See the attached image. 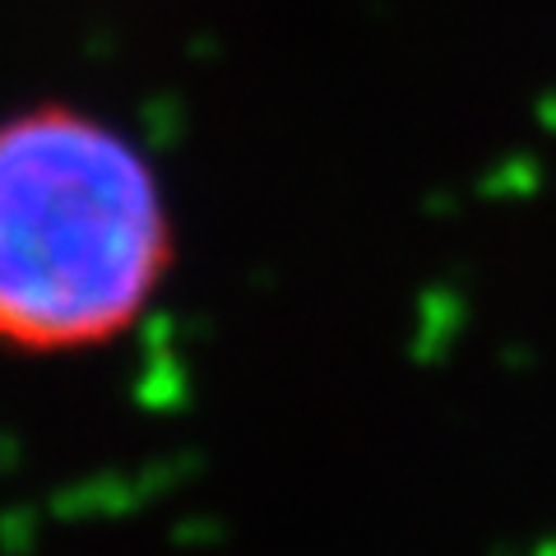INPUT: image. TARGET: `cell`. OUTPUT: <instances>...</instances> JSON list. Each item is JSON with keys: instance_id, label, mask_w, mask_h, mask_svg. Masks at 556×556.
I'll list each match as a JSON object with an SVG mask.
<instances>
[{"instance_id": "obj_1", "label": "cell", "mask_w": 556, "mask_h": 556, "mask_svg": "<svg viewBox=\"0 0 556 556\" xmlns=\"http://www.w3.org/2000/svg\"><path fill=\"white\" fill-rule=\"evenodd\" d=\"M177 265L167 186L79 102L0 116V348L84 357L139 329Z\"/></svg>"}]
</instances>
